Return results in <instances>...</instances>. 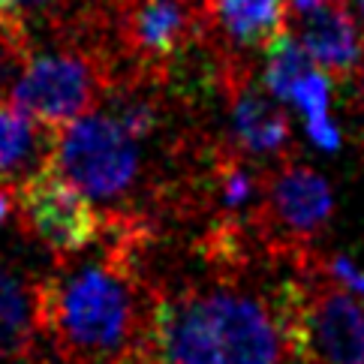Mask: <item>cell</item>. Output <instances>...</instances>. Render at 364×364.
Wrapping results in <instances>:
<instances>
[{
    "mask_svg": "<svg viewBox=\"0 0 364 364\" xmlns=\"http://www.w3.org/2000/svg\"><path fill=\"white\" fill-rule=\"evenodd\" d=\"M139 232L112 223L97 262L40 286V331L67 364H133L151 353V316L136 274Z\"/></svg>",
    "mask_w": 364,
    "mask_h": 364,
    "instance_id": "obj_1",
    "label": "cell"
},
{
    "mask_svg": "<svg viewBox=\"0 0 364 364\" xmlns=\"http://www.w3.org/2000/svg\"><path fill=\"white\" fill-rule=\"evenodd\" d=\"M114 87L112 63L90 48H58L33 55L12 85L9 100L51 133L75 124Z\"/></svg>",
    "mask_w": 364,
    "mask_h": 364,
    "instance_id": "obj_2",
    "label": "cell"
},
{
    "mask_svg": "<svg viewBox=\"0 0 364 364\" xmlns=\"http://www.w3.org/2000/svg\"><path fill=\"white\" fill-rule=\"evenodd\" d=\"M334 211L331 187L304 163L277 160L271 166L265 199L253 217V235L274 256L292 259V265L314 256V238L328 226Z\"/></svg>",
    "mask_w": 364,
    "mask_h": 364,
    "instance_id": "obj_3",
    "label": "cell"
},
{
    "mask_svg": "<svg viewBox=\"0 0 364 364\" xmlns=\"http://www.w3.org/2000/svg\"><path fill=\"white\" fill-rule=\"evenodd\" d=\"M48 166L87 199L124 196L139 175L136 139L114 114L90 112L55 136Z\"/></svg>",
    "mask_w": 364,
    "mask_h": 364,
    "instance_id": "obj_4",
    "label": "cell"
},
{
    "mask_svg": "<svg viewBox=\"0 0 364 364\" xmlns=\"http://www.w3.org/2000/svg\"><path fill=\"white\" fill-rule=\"evenodd\" d=\"M118 43L141 75H163L208 36L205 9L196 0H118Z\"/></svg>",
    "mask_w": 364,
    "mask_h": 364,
    "instance_id": "obj_5",
    "label": "cell"
},
{
    "mask_svg": "<svg viewBox=\"0 0 364 364\" xmlns=\"http://www.w3.org/2000/svg\"><path fill=\"white\" fill-rule=\"evenodd\" d=\"M18 211L24 223L55 256H75L102 232V217L82 190L46 166L21 181Z\"/></svg>",
    "mask_w": 364,
    "mask_h": 364,
    "instance_id": "obj_6",
    "label": "cell"
},
{
    "mask_svg": "<svg viewBox=\"0 0 364 364\" xmlns=\"http://www.w3.org/2000/svg\"><path fill=\"white\" fill-rule=\"evenodd\" d=\"M217 79L229 102L232 145L256 160L289 157V145H292L289 118H286V112L274 100H268L271 97L268 90L253 82L250 67L241 60V55L220 58Z\"/></svg>",
    "mask_w": 364,
    "mask_h": 364,
    "instance_id": "obj_7",
    "label": "cell"
},
{
    "mask_svg": "<svg viewBox=\"0 0 364 364\" xmlns=\"http://www.w3.org/2000/svg\"><path fill=\"white\" fill-rule=\"evenodd\" d=\"M151 355L157 364H226L208 295L184 289L154 301Z\"/></svg>",
    "mask_w": 364,
    "mask_h": 364,
    "instance_id": "obj_8",
    "label": "cell"
},
{
    "mask_svg": "<svg viewBox=\"0 0 364 364\" xmlns=\"http://www.w3.org/2000/svg\"><path fill=\"white\" fill-rule=\"evenodd\" d=\"M226 364H292L280 325L265 304L235 289L208 292Z\"/></svg>",
    "mask_w": 364,
    "mask_h": 364,
    "instance_id": "obj_9",
    "label": "cell"
},
{
    "mask_svg": "<svg viewBox=\"0 0 364 364\" xmlns=\"http://www.w3.org/2000/svg\"><path fill=\"white\" fill-rule=\"evenodd\" d=\"M295 40L314 58L316 67L337 82H349L364 55V40H358L355 16L349 0H322L314 9L292 12Z\"/></svg>",
    "mask_w": 364,
    "mask_h": 364,
    "instance_id": "obj_10",
    "label": "cell"
},
{
    "mask_svg": "<svg viewBox=\"0 0 364 364\" xmlns=\"http://www.w3.org/2000/svg\"><path fill=\"white\" fill-rule=\"evenodd\" d=\"M205 21L232 55L268 51L286 33L289 0H205Z\"/></svg>",
    "mask_w": 364,
    "mask_h": 364,
    "instance_id": "obj_11",
    "label": "cell"
},
{
    "mask_svg": "<svg viewBox=\"0 0 364 364\" xmlns=\"http://www.w3.org/2000/svg\"><path fill=\"white\" fill-rule=\"evenodd\" d=\"M55 136L12 100H0V175H18L24 168H46L55 151Z\"/></svg>",
    "mask_w": 364,
    "mask_h": 364,
    "instance_id": "obj_12",
    "label": "cell"
},
{
    "mask_svg": "<svg viewBox=\"0 0 364 364\" xmlns=\"http://www.w3.org/2000/svg\"><path fill=\"white\" fill-rule=\"evenodd\" d=\"M40 331V289L0 262V353L21 355Z\"/></svg>",
    "mask_w": 364,
    "mask_h": 364,
    "instance_id": "obj_13",
    "label": "cell"
},
{
    "mask_svg": "<svg viewBox=\"0 0 364 364\" xmlns=\"http://www.w3.org/2000/svg\"><path fill=\"white\" fill-rule=\"evenodd\" d=\"M319 70L314 58L304 51V46L292 33H283L280 40L265 51V67H262V87L274 100L289 102L292 87L304 79L307 73Z\"/></svg>",
    "mask_w": 364,
    "mask_h": 364,
    "instance_id": "obj_14",
    "label": "cell"
},
{
    "mask_svg": "<svg viewBox=\"0 0 364 364\" xmlns=\"http://www.w3.org/2000/svg\"><path fill=\"white\" fill-rule=\"evenodd\" d=\"M31 40L24 31V21L16 12H0V87L12 90L18 75L31 63Z\"/></svg>",
    "mask_w": 364,
    "mask_h": 364,
    "instance_id": "obj_15",
    "label": "cell"
},
{
    "mask_svg": "<svg viewBox=\"0 0 364 364\" xmlns=\"http://www.w3.org/2000/svg\"><path fill=\"white\" fill-rule=\"evenodd\" d=\"M114 118L139 141L154 133V127H157V109H154L145 97H121L118 109H114Z\"/></svg>",
    "mask_w": 364,
    "mask_h": 364,
    "instance_id": "obj_16",
    "label": "cell"
},
{
    "mask_svg": "<svg viewBox=\"0 0 364 364\" xmlns=\"http://www.w3.org/2000/svg\"><path fill=\"white\" fill-rule=\"evenodd\" d=\"M18 205V193L12 184H0V226L6 223V220L12 217V211H16Z\"/></svg>",
    "mask_w": 364,
    "mask_h": 364,
    "instance_id": "obj_17",
    "label": "cell"
},
{
    "mask_svg": "<svg viewBox=\"0 0 364 364\" xmlns=\"http://www.w3.org/2000/svg\"><path fill=\"white\" fill-rule=\"evenodd\" d=\"M353 87H355V97H358V106H361V112H364V55H361V63H358V70L353 73Z\"/></svg>",
    "mask_w": 364,
    "mask_h": 364,
    "instance_id": "obj_18",
    "label": "cell"
},
{
    "mask_svg": "<svg viewBox=\"0 0 364 364\" xmlns=\"http://www.w3.org/2000/svg\"><path fill=\"white\" fill-rule=\"evenodd\" d=\"M58 0H16V9H46Z\"/></svg>",
    "mask_w": 364,
    "mask_h": 364,
    "instance_id": "obj_19",
    "label": "cell"
},
{
    "mask_svg": "<svg viewBox=\"0 0 364 364\" xmlns=\"http://www.w3.org/2000/svg\"><path fill=\"white\" fill-rule=\"evenodd\" d=\"M0 12H16V0H0Z\"/></svg>",
    "mask_w": 364,
    "mask_h": 364,
    "instance_id": "obj_20",
    "label": "cell"
},
{
    "mask_svg": "<svg viewBox=\"0 0 364 364\" xmlns=\"http://www.w3.org/2000/svg\"><path fill=\"white\" fill-rule=\"evenodd\" d=\"M349 4L355 6V12H358V18L364 21V0H349Z\"/></svg>",
    "mask_w": 364,
    "mask_h": 364,
    "instance_id": "obj_21",
    "label": "cell"
},
{
    "mask_svg": "<svg viewBox=\"0 0 364 364\" xmlns=\"http://www.w3.org/2000/svg\"><path fill=\"white\" fill-rule=\"evenodd\" d=\"M133 364H157V358H154V355L148 353V355H141V358H139V361H133Z\"/></svg>",
    "mask_w": 364,
    "mask_h": 364,
    "instance_id": "obj_22",
    "label": "cell"
}]
</instances>
